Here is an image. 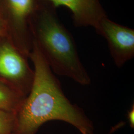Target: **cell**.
<instances>
[{"label": "cell", "instance_id": "cell-2", "mask_svg": "<svg viewBox=\"0 0 134 134\" xmlns=\"http://www.w3.org/2000/svg\"><path fill=\"white\" fill-rule=\"evenodd\" d=\"M36 19L34 31L36 39L34 41L52 71L82 86L91 84V79L79 57L75 40L58 18L56 8L47 2Z\"/></svg>", "mask_w": 134, "mask_h": 134}, {"label": "cell", "instance_id": "cell-9", "mask_svg": "<svg viewBox=\"0 0 134 134\" xmlns=\"http://www.w3.org/2000/svg\"><path fill=\"white\" fill-rule=\"evenodd\" d=\"M127 119L130 127L132 129L134 128V104L133 103L127 112Z\"/></svg>", "mask_w": 134, "mask_h": 134}, {"label": "cell", "instance_id": "cell-6", "mask_svg": "<svg viewBox=\"0 0 134 134\" xmlns=\"http://www.w3.org/2000/svg\"><path fill=\"white\" fill-rule=\"evenodd\" d=\"M10 12L16 24L24 30L26 21L36 9L35 0H7Z\"/></svg>", "mask_w": 134, "mask_h": 134}, {"label": "cell", "instance_id": "cell-10", "mask_svg": "<svg viewBox=\"0 0 134 134\" xmlns=\"http://www.w3.org/2000/svg\"><path fill=\"white\" fill-rule=\"evenodd\" d=\"M3 29H4V26L2 23L1 22V20H0V35L2 33L3 31Z\"/></svg>", "mask_w": 134, "mask_h": 134}, {"label": "cell", "instance_id": "cell-4", "mask_svg": "<svg viewBox=\"0 0 134 134\" xmlns=\"http://www.w3.org/2000/svg\"><path fill=\"white\" fill-rule=\"evenodd\" d=\"M57 8L63 6L70 10L76 27L90 26L97 34L100 30L102 20L107 16L100 0H46Z\"/></svg>", "mask_w": 134, "mask_h": 134}, {"label": "cell", "instance_id": "cell-8", "mask_svg": "<svg viewBox=\"0 0 134 134\" xmlns=\"http://www.w3.org/2000/svg\"><path fill=\"white\" fill-rule=\"evenodd\" d=\"M12 98L10 92L0 85V110L8 109L11 105Z\"/></svg>", "mask_w": 134, "mask_h": 134}, {"label": "cell", "instance_id": "cell-5", "mask_svg": "<svg viewBox=\"0 0 134 134\" xmlns=\"http://www.w3.org/2000/svg\"><path fill=\"white\" fill-rule=\"evenodd\" d=\"M34 72H31L23 57L9 44L0 46V76L15 81L28 83L30 86Z\"/></svg>", "mask_w": 134, "mask_h": 134}, {"label": "cell", "instance_id": "cell-3", "mask_svg": "<svg viewBox=\"0 0 134 134\" xmlns=\"http://www.w3.org/2000/svg\"><path fill=\"white\" fill-rule=\"evenodd\" d=\"M98 34L107 41L111 56L118 68L134 57V29L116 23L106 16L101 22Z\"/></svg>", "mask_w": 134, "mask_h": 134}, {"label": "cell", "instance_id": "cell-11", "mask_svg": "<svg viewBox=\"0 0 134 134\" xmlns=\"http://www.w3.org/2000/svg\"><path fill=\"white\" fill-rule=\"evenodd\" d=\"M111 133H112V132H110V133H109V134H111Z\"/></svg>", "mask_w": 134, "mask_h": 134}, {"label": "cell", "instance_id": "cell-1", "mask_svg": "<svg viewBox=\"0 0 134 134\" xmlns=\"http://www.w3.org/2000/svg\"><path fill=\"white\" fill-rule=\"evenodd\" d=\"M30 56L34 68V79L15 121L16 134H35L43 124L53 120L71 124L81 134H94L93 122L81 108L65 96L60 81L34 41Z\"/></svg>", "mask_w": 134, "mask_h": 134}, {"label": "cell", "instance_id": "cell-7", "mask_svg": "<svg viewBox=\"0 0 134 134\" xmlns=\"http://www.w3.org/2000/svg\"><path fill=\"white\" fill-rule=\"evenodd\" d=\"M15 129V122L10 115L0 110V134H12Z\"/></svg>", "mask_w": 134, "mask_h": 134}]
</instances>
